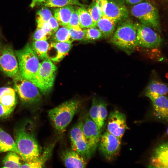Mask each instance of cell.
<instances>
[{"label":"cell","instance_id":"cell-1","mask_svg":"<svg viewBox=\"0 0 168 168\" xmlns=\"http://www.w3.org/2000/svg\"><path fill=\"white\" fill-rule=\"evenodd\" d=\"M81 106L80 101L72 100L64 102L48 111V116L58 133L62 134L64 132Z\"/></svg>","mask_w":168,"mask_h":168},{"label":"cell","instance_id":"cell-2","mask_svg":"<svg viewBox=\"0 0 168 168\" xmlns=\"http://www.w3.org/2000/svg\"><path fill=\"white\" fill-rule=\"evenodd\" d=\"M14 51L20 75L36 86L37 75L40 63L31 46L28 43L22 49Z\"/></svg>","mask_w":168,"mask_h":168},{"label":"cell","instance_id":"cell-3","mask_svg":"<svg viewBox=\"0 0 168 168\" xmlns=\"http://www.w3.org/2000/svg\"><path fill=\"white\" fill-rule=\"evenodd\" d=\"M137 29L135 23L130 20H125L118 27L110 41L114 45L130 54L137 45Z\"/></svg>","mask_w":168,"mask_h":168},{"label":"cell","instance_id":"cell-4","mask_svg":"<svg viewBox=\"0 0 168 168\" xmlns=\"http://www.w3.org/2000/svg\"><path fill=\"white\" fill-rule=\"evenodd\" d=\"M15 138L20 155L25 162L34 161L41 154L42 149L35 136L25 128H20L16 130Z\"/></svg>","mask_w":168,"mask_h":168},{"label":"cell","instance_id":"cell-5","mask_svg":"<svg viewBox=\"0 0 168 168\" xmlns=\"http://www.w3.org/2000/svg\"><path fill=\"white\" fill-rule=\"evenodd\" d=\"M131 13L141 23L159 31L160 24L158 11L150 2L144 1L134 5L131 8Z\"/></svg>","mask_w":168,"mask_h":168},{"label":"cell","instance_id":"cell-6","mask_svg":"<svg viewBox=\"0 0 168 168\" xmlns=\"http://www.w3.org/2000/svg\"><path fill=\"white\" fill-rule=\"evenodd\" d=\"M13 79L14 89L23 102L33 105L41 101L42 95L41 92L32 82L22 77L20 74Z\"/></svg>","mask_w":168,"mask_h":168},{"label":"cell","instance_id":"cell-7","mask_svg":"<svg viewBox=\"0 0 168 168\" xmlns=\"http://www.w3.org/2000/svg\"><path fill=\"white\" fill-rule=\"evenodd\" d=\"M57 67L49 59L40 63L37 75L36 86L41 92L47 95L51 91L57 72Z\"/></svg>","mask_w":168,"mask_h":168},{"label":"cell","instance_id":"cell-8","mask_svg":"<svg viewBox=\"0 0 168 168\" xmlns=\"http://www.w3.org/2000/svg\"><path fill=\"white\" fill-rule=\"evenodd\" d=\"M137 29V45L155 50L161 47L163 40L151 27L141 23H135Z\"/></svg>","mask_w":168,"mask_h":168},{"label":"cell","instance_id":"cell-9","mask_svg":"<svg viewBox=\"0 0 168 168\" xmlns=\"http://www.w3.org/2000/svg\"><path fill=\"white\" fill-rule=\"evenodd\" d=\"M83 119V116L80 117L70 130L71 149L85 159H89L91 156L82 131Z\"/></svg>","mask_w":168,"mask_h":168},{"label":"cell","instance_id":"cell-10","mask_svg":"<svg viewBox=\"0 0 168 168\" xmlns=\"http://www.w3.org/2000/svg\"><path fill=\"white\" fill-rule=\"evenodd\" d=\"M0 70L13 79L20 74L17 60L11 46L2 47L0 50Z\"/></svg>","mask_w":168,"mask_h":168},{"label":"cell","instance_id":"cell-11","mask_svg":"<svg viewBox=\"0 0 168 168\" xmlns=\"http://www.w3.org/2000/svg\"><path fill=\"white\" fill-rule=\"evenodd\" d=\"M121 141V139L106 131L101 135L98 146L99 150L105 159L111 160L119 154Z\"/></svg>","mask_w":168,"mask_h":168},{"label":"cell","instance_id":"cell-12","mask_svg":"<svg viewBox=\"0 0 168 168\" xmlns=\"http://www.w3.org/2000/svg\"><path fill=\"white\" fill-rule=\"evenodd\" d=\"M82 129L92 156L98 147L101 131L90 117L89 114L83 116Z\"/></svg>","mask_w":168,"mask_h":168},{"label":"cell","instance_id":"cell-13","mask_svg":"<svg viewBox=\"0 0 168 168\" xmlns=\"http://www.w3.org/2000/svg\"><path fill=\"white\" fill-rule=\"evenodd\" d=\"M103 15L114 19L117 22L126 20L128 16V9L120 0H102Z\"/></svg>","mask_w":168,"mask_h":168},{"label":"cell","instance_id":"cell-14","mask_svg":"<svg viewBox=\"0 0 168 168\" xmlns=\"http://www.w3.org/2000/svg\"><path fill=\"white\" fill-rule=\"evenodd\" d=\"M108 121L107 131L122 139L128 128L125 114L118 110H114L110 113Z\"/></svg>","mask_w":168,"mask_h":168},{"label":"cell","instance_id":"cell-15","mask_svg":"<svg viewBox=\"0 0 168 168\" xmlns=\"http://www.w3.org/2000/svg\"><path fill=\"white\" fill-rule=\"evenodd\" d=\"M89 114L101 131L107 115L106 103L102 99L94 98Z\"/></svg>","mask_w":168,"mask_h":168},{"label":"cell","instance_id":"cell-16","mask_svg":"<svg viewBox=\"0 0 168 168\" xmlns=\"http://www.w3.org/2000/svg\"><path fill=\"white\" fill-rule=\"evenodd\" d=\"M72 41L52 42L49 44L47 56L49 59L54 62L60 61L65 57L72 46Z\"/></svg>","mask_w":168,"mask_h":168},{"label":"cell","instance_id":"cell-17","mask_svg":"<svg viewBox=\"0 0 168 168\" xmlns=\"http://www.w3.org/2000/svg\"><path fill=\"white\" fill-rule=\"evenodd\" d=\"M149 167L168 168V142L160 144L155 149Z\"/></svg>","mask_w":168,"mask_h":168},{"label":"cell","instance_id":"cell-18","mask_svg":"<svg viewBox=\"0 0 168 168\" xmlns=\"http://www.w3.org/2000/svg\"><path fill=\"white\" fill-rule=\"evenodd\" d=\"M61 158L67 168H85L86 166V159L71 149L63 151Z\"/></svg>","mask_w":168,"mask_h":168},{"label":"cell","instance_id":"cell-19","mask_svg":"<svg viewBox=\"0 0 168 168\" xmlns=\"http://www.w3.org/2000/svg\"><path fill=\"white\" fill-rule=\"evenodd\" d=\"M56 142H54L45 147L40 155L35 160L21 165V168H42L51 156Z\"/></svg>","mask_w":168,"mask_h":168},{"label":"cell","instance_id":"cell-20","mask_svg":"<svg viewBox=\"0 0 168 168\" xmlns=\"http://www.w3.org/2000/svg\"><path fill=\"white\" fill-rule=\"evenodd\" d=\"M168 93V84L159 81L152 80L148 85L145 95L150 100Z\"/></svg>","mask_w":168,"mask_h":168},{"label":"cell","instance_id":"cell-21","mask_svg":"<svg viewBox=\"0 0 168 168\" xmlns=\"http://www.w3.org/2000/svg\"><path fill=\"white\" fill-rule=\"evenodd\" d=\"M156 116L160 119H168V97L165 95L151 99Z\"/></svg>","mask_w":168,"mask_h":168},{"label":"cell","instance_id":"cell-22","mask_svg":"<svg viewBox=\"0 0 168 168\" xmlns=\"http://www.w3.org/2000/svg\"><path fill=\"white\" fill-rule=\"evenodd\" d=\"M7 152H12L20 154L16 142L0 126V153Z\"/></svg>","mask_w":168,"mask_h":168},{"label":"cell","instance_id":"cell-23","mask_svg":"<svg viewBox=\"0 0 168 168\" xmlns=\"http://www.w3.org/2000/svg\"><path fill=\"white\" fill-rule=\"evenodd\" d=\"M75 7L72 5L55 8L54 17L59 25L66 27L68 24Z\"/></svg>","mask_w":168,"mask_h":168},{"label":"cell","instance_id":"cell-24","mask_svg":"<svg viewBox=\"0 0 168 168\" xmlns=\"http://www.w3.org/2000/svg\"><path fill=\"white\" fill-rule=\"evenodd\" d=\"M117 23L114 19L103 15L97 22L96 27L101 31L104 37H109L114 34Z\"/></svg>","mask_w":168,"mask_h":168},{"label":"cell","instance_id":"cell-25","mask_svg":"<svg viewBox=\"0 0 168 168\" xmlns=\"http://www.w3.org/2000/svg\"><path fill=\"white\" fill-rule=\"evenodd\" d=\"M0 103L10 107H14L16 103V91L9 87L0 88Z\"/></svg>","mask_w":168,"mask_h":168},{"label":"cell","instance_id":"cell-26","mask_svg":"<svg viewBox=\"0 0 168 168\" xmlns=\"http://www.w3.org/2000/svg\"><path fill=\"white\" fill-rule=\"evenodd\" d=\"M49 45L47 40H40L34 41L31 46L38 58L43 60L48 59L47 52Z\"/></svg>","mask_w":168,"mask_h":168},{"label":"cell","instance_id":"cell-27","mask_svg":"<svg viewBox=\"0 0 168 168\" xmlns=\"http://www.w3.org/2000/svg\"><path fill=\"white\" fill-rule=\"evenodd\" d=\"M78 10L80 22L82 28H87L96 26L90 13L84 7H78Z\"/></svg>","mask_w":168,"mask_h":168},{"label":"cell","instance_id":"cell-28","mask_svg":"<svg viewBox=\"0 0 168 168\" xmlns=\"http://www.w3.org/2000/svg\"><path fill=\"white\" fill-rule=\"evenodd\" d=\"M102 6V0H93L88 8L87 10L96 25L97 22L103 15Z\"/></svg>","mask_w":168,"mask_h":168},{"label":"cell","instance_id":"cell-29","mask_svg":"<svg viewBox=\"0 0 168 168\" xmlns=\"http://www.w3.org/2000/svg\"><path fill=\"white\" fill-rule=\"evenodd\" d=\"M17 153L9 152L2 161V168H21V164Z\"/></svg>","mask_w":168,"mask_h":168},{"label":"cell","instance_id":"cell-30","mask_svg":"<svg viewBox=\"0 0 168 168\" xmlns=\"http://www.w3.org/2000/svg\"><path fill=\"white\" fill-rule=\"evenodd\" d=\"M46 7H60L68 5H75L84 7L85 6L80 3L78 0H54L46 1L42 3Z\"/></svg>","mask_w":168,"mask_h":168},{"label":"cell","instance_id":"cell-31","mask_svg":"<svg viewBox=\"0 0 168 168\" xmlns=\"http://www.w3.org/2000/svg\"><path fill=\"white\" fill-rule=\"evenodd\" d=\"M70 40L68 28L63 26L58 28L52 35V42H66Z\"/></svg>","mask_w":168,"mask_h":168},{"label":"cell","instance_id":"cell-32","mask_svg":"<svg viewBox=\"0 0 168 168\" xmlns=\"http://www.w3.org/2000/svg\"><path fill=\"white\" fill-rule=\"evenodd\" d=\"M104 37L100 30L96 26L86 28V33L83 40L86 41H95Z\"/></svg>","mask_w":168,"mask_h":168},{"label":"cell","instance_id":"cell-33","mask_svg":"<svg viewBox=\"0 0 168 168\" xmlns=\"http://www.w3.org/2000/svg\"><path fill=\"white\" fill-rule=\"evenodd\" d=\"M78 8H76L75 7L69 21L66 27L68 28L80 30L83 28L82 27L80 24Z\"/></svg>","mask_w":168,"mask_h":168},{"label":"cell","instance_id":"cell-34","mask_svg":"<svg viewBox=\"0 0 168 168\" xmlns=\"http://www.w3.org/2000/svg\"><path fill=\"white\" fill-rule=\"evenodd\" d=\"M68 29L71 40L72 41H80L84 40L86 33V28H83L80 30H75L72 28Z\"/></svg>","mask_w":168,"mask_h":168},{"label":"cell","instance_id":"cell-35","mask_svg":"<svg viewBox=\"0 0 168 168\" xmlns=\"http://www.w3.org/2000/svg\"><path fill=\"white\" fill-rule=\"evenodd\" d=\"M36 20L47 22L52 16L51 11L48 8L43 7L36 13Z\"/></svg>","mask_w":168,"mask_h":168},{"label":"cell","instance_id":"cell-36","mask_svg":"<svg viewBox=\"0 0 168 168\" xmlns=\"http://www.w3.org/2000/svg\"><path fill=\"white\" fill-rule=\"evenodd\" d=\"M50 37L46 32L41 28L37 27L33 35V39L34 41L46 40Z\"/></svg>","mask_w":168,"mask_h":168},{"label":"cell","instance_id":"cell-37","mask_svg":"<svg viewBox=\"0 0 168 168\" xmlns=\"http://www.w3.org/2000/svg\"><path fill=\"white\" fill-rule=\"evenodd\" d=\"M36 21L37 23V27L40 28L44 30L50 37L54 34L47 22L39 20H36Z\"/></svg>","mask_w":168,"mask_h":168},{"label":"cell","instance_id":"cell-38","mask_svg":"<svg viewBox=\"0 0 168 168\" xmlns=\"http://www.w3.org/2000/svg\"><path fill=\"white\" fill-rule=\"evenodd\" d=\"M14 108L6 106L0 103V117L2 118L7 117L13 111Z\"/></svg>","mask_w":168,"mask_h":168},{"label":"cell","instance_id":"cell-39","mask_svg":"<svg viewBox=\"0 0 168 168\" xmlns=\"http://www.w3.org/2000/svg\"><path fill=\"white\" fill-rule=\"evenodd\" d=\"M49 26L54 33L58 30L59 24L57 20L53 15L47 21Z\"/></svg>","mask_w":168,"mask_h":168},{"label":"cell","instance_id":"cell-40","mask_svg":"<svg viewBox=\"0 0 168 168\" xmlns=\"http://www.w3.org/2000/svg\"><path fill=\"white\" fill-rule=\"evenodd\" d=\"M46 0H32L30 7L33 8L35 6L43 3Z\"/></svg>","mask_w":168,"mask_h":168},{"label":"cell","instance_id":"cell-41","mask_svg":"<svg viewBox=\"0 0 168 168\" xmlns=\"http://www.w3.org/2000/svg\"><path fill=\"white\" fill-rule=\"evenodd\" d=\"M126 2L130 4L135 5L146 0H125Z\"/></svg>","mask_w":168,"mask_h":168},{"label":"cell","instance_id":"cell-42","mask_svg":"<svg viewBox=\"0 0 168 168\" xmlns=\"http://www.w3.org/2000/svg\"><path fill=\"white\" fill-rule=\"evenodd\" d=\"M2 44H1V42L0 41V50L1 49V48H2Z\"/></svg>","mask_w":168,"mask_h":168},{"label":"cell","instance_id":"cell-43","mask_svg":"<svg viewBox=\"0 0 168 168\" xmlns=\"http://www.w3.org/2000/svg\"><path fill=\"white\" fill-rule=\"evenodd\" d=\"M166 133H167V135H168V128L167 129V131H166Z\"/></svg>","mask_w":168,"mask_h":168},{"label":"cell","instance_id":"cell-44","mask_svg":"<svg viewBox=\"0 0 168 168\" xmlns=\"http://www.w3.org/2000/svg\"><path fill=\"white\" fill-rule=\"evenodd\" d=\"M53 0H46V1H53Z\"/></svg>","mask_w":168,"mask_h":168},{"label":"cell","instance_id":"cell-45","mask_svg":"<svg viewBox=\"0 0 168 168\" xmlns=\"http://www.w3.org/2000/svg\"></svg>","mask_w":168,"mask_h":168}]
</instances>
